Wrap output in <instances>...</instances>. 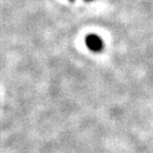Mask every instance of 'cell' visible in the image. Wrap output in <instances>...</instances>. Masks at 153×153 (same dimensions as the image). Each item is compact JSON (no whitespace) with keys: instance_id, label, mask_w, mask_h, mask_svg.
I'll return each mask as SVG.
<instances>
[{"instance_id":"obj_1","label":"cell","mask_w":153,"mask_h":153,"mask_svg":"<svg viewBox=\"0 0 153 153\" xmlns=\"http://www.w3.org/2000/svg\"><path fill=\"white\" fill-rule=\"evenodd\" d=\"M86 45H88L92 51H99L102 49V41L101 39L97 35H88L86 38Z\"/></svg>"}]
</instances>
